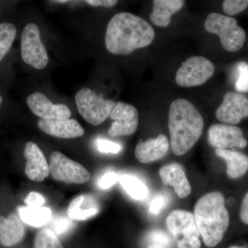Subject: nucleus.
<instances>
[{
	"instance_id": "9d476101",
	"label": "nucleus",
	"mask_w": 248,
	"mask_h": 248,
	"mask_svg": "<svg viewBox=\"0 0 248 248\" xmlns=\"http://www.w3.org/2000/svg\"><path fill=\"white\" fill-rule=\"evenodd\" d=\"M208 141L216 149H244L248 141L239 127L225 124H213L208 130Z\"/></svg>"
},
{
	"instance_id": "58836bf2",
	"label": "nucleus",
	"mask_w": 248,
	"mask_h": 248,
	"mask_svg": "<svg viewBox=\"0 0 248 248\" xmlns=\"http://www.w3.org/2000/svg\"><path fill=\"white\" fill-rule=\"evenodd\" d=\"M229 248H246L244 247H239V246H232V247Z\"/></svg>"
},
{
	"instance_id": "9b49d317",
	"label": "nucleus",
	"mask_w": 248,
	"mask_h": 248,
	"mask_svg": "<svg viewBox=\"0 0 248 248\" xmlns=\"http://www.w3.org/2000/svg\"><path fill=\"white\" fill-rule=\"evenodd\" d=\"M110 117L114 121L108 130L111 137L129 136L135 133L138 128V111L126 103H116Z\"/></svg>"
},
{
	"instance_id": "4c0bfd02",
	"label": "nucleus",
	"mask_w": 248,
	"mask_h": 248,
	"mask_svg": "<svg viewBox=\"0 0 248 248\" xmlns=\"http://www.w3.org/2000/svg\"><path fill=\"white\" fill-rule=\"evenodd\" d=\"M2 102H3L2 97H1V96L0 95V107H1V104H2Z\"/></svg>"
},
{
	"instance_id": "20e7f679",
	"label": "nucleus",
	"mask_w": 248,
	"mask_h": 248,
	"mask_svg": "<svg viewBox=\"0 0 248 248\" xmlns=\"http://www.w3.org/2000/svg\"><path fill=\"white\" fill-rule=\"evenodd\" d=\"M204 27L208 32L218 35L222 46L228 51H238L246 42V31L236 19L229 16L212 13L205 19Z\"/></svg>"
},
{
	"instance_id": "a211bd4d",
	"label": "nucleus",
	"mask_w": 248,
	"mask_h": 248,
	"mask_svg": "<svg viewBox=\"0 0 248 248\" xmlns=\"http://www.w3.org/2000/svg\"><path fill=\"white\" fill-rule=\"evenodd\" d=\"M25 234V230L19 217L11 214L8 217L0 215V244L6 247L20 242Z\"/></svg>"
},
{
	"instance_id": "423d86ee",
	"label": "nucleus",
	"mask_w": 248,
	"mask_h": 248,
	"mask_svg": "<svg viewBox=\"0 0 248 248\" xmlns=\"http://www.w3.org/2000/svg\"><path fill=\"white\" fill-rule=\"evenodd\" d=\"M76 101L80 115L94 125H100L107 120L116 104L114 101L98 96L88 88H83L77 93Z\"/></svg>"
},
{
	"instance_id": "473e14b6",
	"label": "nucleus",
	"mask_w": 248,
	"mask_h": 248,
	"mask_svg": "<svg viewBox=\"0 0 248 248\" xmlns=\"http://www.w3.org/2000/svg\"><path fill=\"white\" fill-rule=\"evenodd\" d=\"M25 203L27 206L32 207V208H39V207H42V205L45 203V199L40 193L31 192L26 198Z\"/></svg>"
},
{
	"instance_id": "f257e3e1",
	"label": "nucleus",
	"mask_w": 248,
	"mask_h": 248,
	"mask_svg": "<svg viewBox=\"0 0 248 248\" xmlns=\"http://www.w3.org/2000/svg\"><path fill=\"white\" fill-rule=\"evenodd\" d=\"M155 31L143 18L130 13H120L109 21L105 45L109 53L128 55L151 45Z\"/></svg>"
},
{
	"instance_id": "dca6fc26",
	"label": "nucleus",
	"mask_w": 248,
	"mask_h": 248,
	"mask_svg": "<svg viewBox=\"0 0 248 248\" xmlns=\"http://www.w3.org/2000/svg\"><path fill=\"white\" fill-rule=\"evenodd\" d=\"M37 126L44 133L57 138H79L84 134V128L78 121L73 119L62 120H45L41 119L37 122Z\"/></svg>"
},
{
	"instance_id": "412c9836",
	"label": "nucleus",
	"mask_w": 248,
	"mask_h": 248,
	"mask_svg": "<svg viewBox=\"0 0 248 248\" xmlns=\"http://www.w3.org/2000/svg\"><path fill=\"white\" fill-rule=\"evenodd\" d=\"M218 157L224 159L227 164V175L231 179L243 177L248 171V156L243 153L231 150L216 149Z\"/></svg>"
},
{
	"instance_id": "b1692460",
	"label": "nucleus",
	"mask_w": 248,
	"mask_h": 248,
	"mask_svg": "<svg viewBox=\"0 0 248 248\" xmlns=\"http://www.w3.org/2000/svg\"><path fill=\"white\" fill-rule=\"evenodd\" d=\"M16 33L17 31L14 24L11 23L0 24V62L11 50Z\"/></svg>"
},
{
	"instance_id": "7c9ffc66",
	"label": "nucleus",
	"mask_w": 248,
	"mask_h": 248,
	"mask_svg": "<svg viewBox=\"0 0 248 248\" xmlns=\"http://www.w3.org/2000/svg\"><path fill=\"white\" fill-rule=\"evenodd\" d=\"M72 220L69 217L60 216L57 217L53 222L54 232L57 235L66 234L67 232L71 230Z\"/></svg>"
},
{
	"instance_id": "a878e982",
	"label": "nucleus",
	"mask_w": 248,
	"mask_h": 248,
	"mask_svg": "<svg viewBox=\"0 0 248 248\" xmlns=\"http://www.w3.org/2000/svg\"><path fill=\"white\" fill-rule=\"evenodd\" d=\"M148 246H155L164 248H170L172 246V239L166 232L154 230L150 232L146 237Z\"/></svg>"
},
{
	"instance_id": "2f4dec72",
	"label": "nucleus",
	"mask_w": 248,
	"mask_h": 248,
	"mask_svg": "<svg viewBox=\"0 0 248 248\" xmlns=\"http://www.w3.org/2000/svg\"><path fill=\"white\" fill-rule=\"evenodd\" d=\"M119 179H120V175H118L117 173L108 172L101 177L98 185L102 190H107L117 184L119 182Z\"/></svg>"
},
{
	"instance_id": "f8f14e48",
	"label": "nucleus",
	"mask_w": 248,
	"mask_h": 248,
	"mask_svg": "<svg viewBox=\"0 0 248 248\" xmlns=\"http://www.w3.org/2000/svg\"><path fill=\"white\" fill-rule=\"evenodd\" d=\"M216 117L222 124L236 125L248 117V99L239 93L229 92L225 94Z\"/></svg>"
},
{
	"instance_id": "2eb2a0df",
	"label": "nucleus",
	"mask_w": 248,
	"mask_h": 248,
	"mask_svg": "<svg viewBox=\"0 0 248 248\" xmlns=\"http://www.w3.org/2000/svg\"><path fill=\"white\" fill-rule=\"evenodd\" d=\"M159 176L165 186H172L174 192L180 199L188 197L192 187L181 165L173 163L165 165L159 170Z\"/></svg>"
},
{
	"instance_id": "393cba45",
	"label": "nucleus",
	"mask_w": 248,
	"mask_h": 248,
	"mask_svg": "<svg viewBox=\"0 0 248 248\" xmlns=\"http://www.w3.org/2000/svg\"><path fill=\"white\" fill-rule=\"evenodd\" d=\"M34 248H63L58 235L52 230H42L36 235Z\"/></svg>"
},
{
	"instance_id": "72a5a7b5",
	"label": "nucleus",
	"mask_w": 248,
	"mask_h": 248,
	"mask_svg": "<svg viewBox=\"0 0 248 248\" xmlns=\"http://www.w3.org/2000/svg\"><path fill=\"white\" fill-rule=\"evenodd\" d=\"M239 215L241 221L248 226V192L244 196L241 202Z\"/></svg>"
},
{
	"instance_id": "39448f33",
	"label": "nucleus",
	"mask_w": 248,
	"mask_h": 248,
	"mask_svg": "<svg viewBox=\"0 0 248 248\" xmlns=\"http://www.w3.org/2000/svg\"><path fill=\"white\" fill-rule=\"evenodd\" d=\"M166 225L178 248H201L200 234L193 214L184 210H173Z\"/></svg>"
},
{
	"instance_id": "5701e85b",
	"label": "nucleus",
	"mask_w": 248,
	"mask_h": 248,
	"mask_svg": "<svg viewBox=\"0 0 248 248\" xmlns=\"http://www.w3.org/2000/svg\"><path fill=\"white\" fill-rule=\"evenodd\" d=\"M119 182L125 192L134 200L143 201L149 195L146 184L136 176L122 174L120 176Z\"/></svg>"
},
{
	"instance_id": "6e6552de",
	"label": "nucleus",
	"mask_w": 248,
	"mask_h": 248,
	"mask_svg": "<svg viewBox=\"0 0 248 248\" xmlns=\"http://www.w3.org/2000/svg\"><path fill=\"white\" fill-rule=\"evenodd\" d=\"M213 62L202 56L191 57L183 62L176 74V82L183 87H194L205 84L215 73Z\"/></svg>"
},
{
	"instance_id": "f704fd0d",
	"label": "nucleus",
	"mask_w": 248,
	"mask_h": 248,
	"mask_svg": "<svg viewBox=\"0 0 248 248\" xmlns=\"http://www.w3.org/2000/svg\"><path fill=\"white\" fill-rule=\"evenodd\" d=\"M85 2L94 7L103 6V7L111 8L115 6L118 3V1L117 0H86Z\"/></svg>"
},
{
	"instance_id": "cd10ccee",
	"label": "nucleus",
	"mask_w": 248,
	"mask_h": 248,
	"mask_svg": "<svg viewBox=\"0 0 248 248\" xmlns=\"http://www.w3.org/2000/svg\"><path fill=\"white\" fill-rule=\"evenodd\" d=\"M248 6V0H226L223 2V11L229 17L243 12Z\"/></svg>"
},
{
	"instance_id": "bb28decb",
	"label": "nucleus",
	"mask_w": 248,
	"mask_h": 248,
	"mask_svg": "<svg viewBox=\"0 0 248 248\" xmlns=\"http://www.w3.org/2000/svg\"><path fill=\"white\" fill-rule=\"evenodd\" d=\"M238 79L235 84V89L238 92H248V63L245 62L239 63L237 66Z\"/></svg>"
},
{
	"instance_id": "4468645a",
	"label": "nucleus",
	"mask_w": 248,
	"mask_h": 248,
	"mask_svg": "<svg viewBox=\"0 0 248 248\" xmlns=\"http://www.w3.org/2000/svg\"><path fill=\"white\" fill-rule=\"evenodd\" d=\"M24 155L27 159L25 173L29 179L38 182L45 180L49 175L50 170L45 155L38 146L34 142H28Z\"/></svg>"
},
{
	"instance_id": "0eeeda50",
	"label": "nucleus",
	"mask_w": 248,
	"mask_h": 248,
	"mask_svg": "<svg viewBox=\"0 0 248 248\" xmlns=\"http://www.w3.org/2000/svg\"><path fill=\"white\" fill-rule=\"evenodd\" d=\"M21 55L23 61L35 69H44L48 65V54L41 40L40 29L33 23L28 24L22 31Z\"/></svg>"
},
{
	"instance_id": "aec40b11",
	"label": "nucleus",
	"mask_w": 248,
	"mask_h": 248,
	"mask_svg": "<svg viewBox=\"0 0 248 248\" xmlns=\"http://www.w3.org/2000/svg\"><path fill=\"white\" fill-rule=\"evenodd\" d=\"M99 211L97 201L89 195H79L70 203L67 213L71 220L84 221L97 215Z\"/></svg>"
},
{
	"instance_id": "6ab92c4d",
	"label": "nucleus",
	"mask_w": 248,
	"mask_h": 248,
	"mask_svg": "<svg viewBox=\"0 0 248 248\" xmlns=\"http://www.w3.org/2000/svg\"><path fill=\"white\" fill-rule=\"evenodd\" d=\"M184 4L185 1L182 0H155L153 12L150 16L151 22L156 27H168L171 17L180 11Z\"/></svg>"
},
{
	"instance_id": "f3484780",
	"label": "nucleus",
	"mask_w": 248,
	"mask_h": 248,
	"mask_svg": "<svg viewBox=\"0 0 248 248\" xmlns=\"http://www.w3.org/2000/svg\"><path fill=\"white\" fill-rule=\"evenodd\" d=\"M169 147L167 137L161 134L157 138L139 142L135 148V157L142 164L153 162L164 158Z\"/></svg>"
},
{
	"instance_id": "4be33fe9",
	"label": "nucleus",
	"mask_w": 248,
	"mask_h": 248,
	"mask_svg": "<svg viewBox=\"0 0 248 248\" xmlns=\"http://www.w3.org/2000/svg\"><path fill=\"white\" fill-rule=\"evenodd\" d=\"M18 213L21 220L29 226L40 228L48 223L52 213L47 207L32 208L29 206L18 207Z\"/></svg>"
},
{
	"instance_id": "e433bc0d",
	"label": "nucleus",
	"mask_w": 248,
	"mask_h": 248,
	"mask_svg": "<svg viewBox=\"0 0 248 248\" xmlns=\"http://www.w3.org/2000/svg\"><path fill=\"white\" fill-rule=\"evenodd\" d=\"M147 248H164L161 247H159V246H149L147 247Z\"/></svg>"
},
{
	"instance_id": "f03ea898",
	"label": "nucleus",
	"mask_w": 248,
	"mask_h": 248,
	"mask_svg": "<svg viewBox=\"0 0 248 248\" xmlns=\"http://www.w3.org/2000/svg\"><path fill=\"white\" fill-rule=\"evenodd\" d=\"M204 122L195 106L184 99L171 104L169 115V128L171 148L178 156L190 151L203 133Z\"/></svg>"
},
{
	"instance_id": "ddd939ff",
	"label": "nucleus",
	"mask_w": 248,
	"mask_h": 248,
	"mask_svg": "<svg viewBox=\"0 0 248 248\" xmlns=\"http://www.w3.org/2000/svg\"><path fill=\"white\" fill-rule=\"evenodd\" d=\"M27 103L32 113L42 120H68L71 116V111L68 106L53 104L42 93L30 94L27 97Z\"/></svg>"
},
{
	"instance_id": "7ed1b4c3",
	"label": "nucleus",
	"mask_w": 248,
	"mask_h": 248,
	"mask_svg": "<svg viewBox=\"0 0 248 248\" xmlns=\"http://www.w3.org/2000/svg\"><path fill=\"white\" fill-rule=\"evenodd\" d=\"M194 218L200 236L208 248L216 247L230 225L224 196L219 192L205 194L195 204Z\"/></svg>"
},
{
	"instance_id": "1a4fd4ad",
	"label": "nucleus",
	"mask_w": 248,
	"mask_h": 248,
	"mask_svg": "<svg viewBox=\"0 0 248 248\" xmlns=\"http://www.w3.org/2000/svg\"><path fill=\"white\" fill-rule=\"evenodd\" d=\"M49 170L55 180L66 184H82L91 179L89 171L82 165L60 152H53L50 155Z\"/></svg>"
},
{
	"instance_id": "c756f323",
	"label": "nucleus",
	"mask_w": 248,
	"mask_h": 248,
	"mask_svg": "<svg viewBox=\"0 0 248 248\" xmlns=\"http://www.w3.org/2000/svg\"><path fill=\"white\" fill-rule=\"evenodd\" d=\"M96 146L98 151L106 154H118L122 151V146L120 143L110 141L107 139H97Z\"/></svg>"
},
{
	"instance_id": "c9c22d12",
	"label": "nucleus",
	"mask_w": 248,
	"mask_h": 248,
	"mask_svg": "<svg viewBox=\"0 0 248 248\" xmlns=\"http://www.w3.org/2000/svg\"><path fill=\"white\" fill-rule=\"evenodd\" d=\"M54 3H58V4H66L68 2H71V1H62V0H59V1H53Z\"/></svg>"
},
{
	"instance_id": "c85d7f7f",
	"label": "nucleus",
	"mask_w": 248,
	"mask_h": 248,
	"mask_svg": "<svg viewBox=\"0 0 248 248\" xmlns=\"http://www.w3.org/2000/svg\"><path fill=\"white\" fill-rule=\"evenodd\" d=\"M170 197L166 193H158L153 197L149 205V213L153 215H159L169 203Z\"/></svg>"
}]
</instances>
